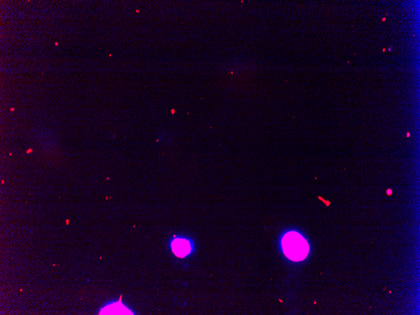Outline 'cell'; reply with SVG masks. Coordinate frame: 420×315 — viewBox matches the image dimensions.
Masks as SVG:
<instances>
[{
	"instance_id": "obj_1",
	"label": "cell",
	"mask_w": 420,
	"mask_h": 315,
	"mask_svg": "<svg viewBox=\"0 0 420 315\" xmlns=\"http://www.w3.org/2000/svg\"><path fill=\"white\" fill-rule=\"evenodd\" d=\"M281 245L284 254L291 261H302L308 254V244L301 235L296 232H290L285 234L282 237Z\"/></svg>"
},
{
	"instance_id": "obj_2",
	"label": "cell",
	"mask_w": 420,
	"mask_h": 315,
	"mask_svg": "<svg viewBox=\"0 0 420 315\" xmlns=\"http://www.w3.org/2000/svg\"><path fill=\"white\" fill-rule=\"evenodd\" d=\"M171 248L174 254L181 258L187 256L192 251L191 245L189 241L182 238L174 239L172 242Z\"/></svg>"
},
{
	"instance_id": "obj_3",
	"label": "cell",
	"mask_w": 420,
	"mask_h": 315,
	"mask_svg": "<svg viewBox=\"0 0 420 315\" xmlns=\"http://www.w3.org/2000/svg\"><path fill=\"white\" fill-rule=\"evenodd\" d=\"M55 45H56V46H57V45H58V43H57V42H56V43H55Z\"/></svg>"
}]
</instances>
